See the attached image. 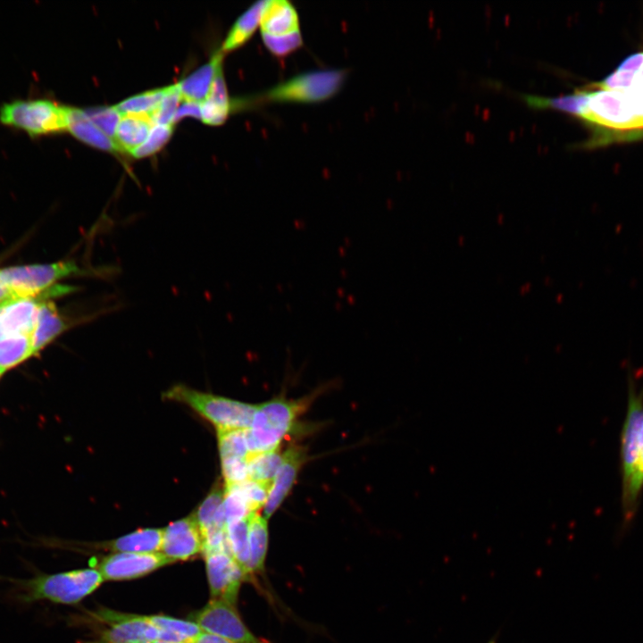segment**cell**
<instances>
[{"instance_id": "cell-18", "label": "cell", "mask_w": 643, "mask_h": 643, "mask_svg": "<svg viewBox=\"0 0 643 643\" xmlns=\"http://www.w3.org/2000/svg\"><path fill=\"white\" fill-rule=\"evenodd\" d=\"M154 125L149 115L122 114L113 138L118 150L132 153L146 140Z\"/></svg>"}, {"instance_id": "cell-17", "label": "cell", "mask_w": 643, "mask_h": 643, "mask_svg": "<svg viewBox=\"0 0 643 643\" xmlns=\"http://www.w3.org/2000/svg\"><path fill=\"white\" fill-rule=\"evenodd\" d=\"M221 61L222 51L221 50L207 63L176 85L182 101L202 104L206 99L215 75L222 67Z\"/></svg>"}, {"instance_id": "cell-3", "label": "cell", "mask_w": 643, "mask_h": 643, "mask_svg": "<svg viewBox=\"0 0 643 643\" xmlns=\"http://www.w3.org/2000/svg\"><path fill=\"white\" fill-rule=\"evenodd\" d=\"M166 398L182 402L212 422L217 430H247L256 405L203 393L178 385L165 392Z\"/></svg>"}, {"instance_id": "cell-28", "label": "cell", "mask_w": 643, "mask_h": 643, "mask_svg": "<svg viewBox=\"0 0 643 643\" xmlns=\"http://www.w3.org/2000/svg\"><path fill=\"white\" fill-rule=\"evenodd\" d=\"M250 517L228 523L226 526L231 555L248 578Z\"/></svg>"}, {"instance_id": "cell-6", "label": "cell", "mask_w": 643, "mask_h": 643, "mask_svg": "<svg viewBox=\"0 0 643 643\" xmlns=\"http://www.w3.org/2000/svg\"><path fill=\"white\" fill-rule=\"evenodd\" d=\"M259 27L266 49L276 57H285L303 45L298 13L287 0L264 1Z\"/></svg>"}, {"instance_id": "cell-24", "label": "cell", "mask_w": 643, "mask_h": 643, "mask_svg": "<svg viewBox=\"0 0 643 643\" xmlns=\"http://www.w3.org/2000/svg\"><path fill=\"white\" fill-rule=\"evenodd\" d=\"M264 1L251 5L236 21L224 40L221 51H233L246 43L260 26Z\"/></svg>"}, {"instance_id": "cell-36", "label": "cell", "mask_w": 643, "mask_h": 643, "mask_svg": "<svg viewBox=\"0 0 643 643\" xmlns=\"http://www.w3.org/2000/svg\"><path fill=\"white\" fill-rule=\"evenodd\" d=\"M221 459L225 486L239 484L248 480L247 458L226 457Z\"/></svg>"}, {"instance_id": "cell-31", "label": "cell", "mask_w": 643, "mask_h": 643, "mask_svg": "<svg viewBox=\"0 0 643 643\" xmlns=\"http://www.w3.org/2000/svg\"><path fill=\"white\" fill-rule=\"evenodd\" d=\"M146 617L156 628L178 637L183 643H190L191 640L202 632V630L194 622H188L164 615Z\"/></svg>"}, {"instance_id": "cell-12", "label": "cell", "mask_w": 643, "mask_h": 643, "mask_svg": "<svg viewBox=\"0 0 643 643\" xmlns=\"http://www.w3.org/2000/svg\"><path fill=\"white\" fill-rule=\"evenodd\" d=\"M204 556L212 599L236 605L240 585L248 577L228 553L217 552Z\"/></svg>"}, {"instance_id": "cell-42", "label": "cell", "mask_w": 643, "mask_h": 643, "mask_svg": "<svg viewBox=\"0 0 643 643\" xmlns=\"http://www.w3.org/2000/svg\"><path fill=\"white\" fill-rule=\"evenodd\" d=\"M4 372V371H3L2 369H0V377H1V375H2Z\"/></svg>"}, {"instance_id": "cell-29", "label": "cell", "mask_w": 643, "mask_h": 643, "mask_svg": "<svg viewBox=\"0 0 643 643\" xmlns=\"http://www.w3.org/2000/svg\"><path fill=\"white\" fill-rule=\"evenodd\" d=\"M643 489V423L639 436V452L634 475L629 486L622 490V512L624 523L632 521Z\"/></svg>"}, {"instance_id": "cell-39", "label": "cell", "mask_w": 643, "mask_h": 643, "mask_svg": "<svg viewBox=\"0 0 643 643\" xmlns=\"http://www.w3.org/2000/svg\"><path fill=\"white\" fill-rule=\"evenodd\" d=\"M12 298L9 289L0 278V304Z\"/></svg>"}, {"instance_id": "cell-30", "label": "cell", "mask_w": 643, "mask_h": 643, "mask_svg": "<svg viewBox=\"0 0 643 643\" xmlns=\"http://www.w3.org/2000/svg\"><path fill=\"white\" fill-rule=\"evenodd\" d=\"M167 90L168 87L141 93L121 102L115 107L121 115L134 113L146 114L151 117L161 104Z\"/></svg>"}, {"instance_id": "cell-4", "label": "cell", "mask_w": 643, "mask_h": 643, "mask_svg": "<svg viewBox=\"0 0 643 643\" xmlns=\"http://www.w3.org/2000/svg\"><path fill=\"white\" fill-rule=\"evenodd\" d=\"M103 581L101 573L94 567L40 575L28 581L24 599L76 604L95 591Z\"/></svg>"}, {"instance_id": "cell-38", "label": "cell", "mask_w": 643, "mask_h": 643, "mask_svg": "<svg viewBox=\"0 0 643 643\" xmlns=\"http://www.w3.org/2000/svg\"><path fill=\"white\" fill-rule=\"evenodd\" d=\"M190 643H234L214 634L201 632ZM268 643V642H267Z\"/></svg>"}, {"instance_id": "cell-14", "label": "cell", "mask_w": 643, "mask_h": 643, "mask_svg": "<svg viewBox=\"0 0 643 643\" xmlns=\"http://www.w3.org/2000/svg\"><path fill=\"white\" fill-rule=\"evenodd\" d=\"M42 298L12 297L0 304V338L12 335L32 337Z\"/></svg>"}, {"instance_id": "cell-26", "label": "cell", "mask_w": 643, "mask_h": 643, "mask_svg": "<svg viewBox=\"0 0 643 643\" xmlns=\"http://www.w3.org/2000/svg\"><path fill=\"white\" fill-rule=\"evenodd\" d=\"M33 355L29 335H12L0 338V369L6 371Z\"/></svg>"}, {"instance_id": "cell-16", "label": "cell", "mask_w": 643, "mask_h": 643, "mask_svg": "<svg viewBox=\"0 0 643 643\" xmlns=\"http://www.w3.org/2000/svg\"><path fill=\"white\" fill-rule=\"evenodd\" d=\"M69 327L70 322L59 313L55 304L50 299H42L38 305L36 327L31 337L33 355Z\"/></svg>"}, {"instance_id": "cell-21", "label": "cell", "mask_w": 643, "mask_h": 643, "mask_svg": "<svg viewBox=\"0 0 643 643\" xmlns=\"http://www.w3.org/2000/svg\"><path fill=\"white\" fill-rule=\"evenodd\" d=\"M68 130L79 140L91 146L105 151L118 150L113 139L92 123L83 110L71 108Z\"/></svg>"}, {"instance_id": "cell-2", "label": "cell", "mask_w": 643, "mask_h": 643, "mask_svg": "<svg viewBox=\"0 0 643 643\" xmlns=\"http://www.w3.org/2000/svg\"><path fill=\"white\" fill-rule=\"evenodd\" d=\"M70 112L48 99H16L1 105L0 122L37 138L68 129Z\"/></svg>"}, {"instance_id": "cell-27", "label": "cell", "mask_w": 643, "mask_h": 643, "mask_svg": "<svg viewBox=\"0 0 643 643\" xmlns=\"http://www.w3.org/2000/svg\"><path fill=\"white\" fill-rule=\"evenodd\" d=\"M283 461V453L274 450L250 455L247 458L248 479L271 485Z\"/></svg>"}, {"instance_id": "cell-10", "label": "cell", "mask_w": 643, "mask_h": 643, "mask_svg": "<svg viewBox=\"0 0 643 643\" xmlns=\"http://www.w3.org/2000/svg\"><path fill=\"white\" fill-rule=\"evenodd\" d=\"M109 624L96 643H153L160 639V630L146 616L104 610L98 614Z\"/></svg>"}, {"instance_id": "cell-15", "label": "cell", "mask_w": 643, "mask_h": 643, "mask_svg": "<svg viewBox=\"0 0 643 643\" xmlns=\"http://www.w3.org/2000/svg\"><path fill=\"white\" fill-rule=\"evenodd\" d=\"M305 461L304 451L291 447L283 453V461L274 478L264 505L263 517L269 519L289 494Z\"/></svg>"}, {"instance_id": "cell-19", "label": "cell", "mask_w": 643, "mask_h": 643, "mask_svg": "<svg viewBox=\"0 0 643 643\" xmlns=\"http://www.w3.org/2000/svg\"><path fill=\"white\" fill-rule=\"evenodd\" d=\"M163 530L140 529L104 544L119 553H156L161 550Z\"/></svg>"}, {"instance_id": "cell-9", "label": "cell", "mask_w": 643, "mask_h": 643, "mask_svg": "<svg viewBox=\"0 0 643 643\" xmlns=\"http://www.w3.org/2000/svg\"><path fill=\"white\" fill-rule=\"evenodd\" d=\"M172 563L162 553H116L99 560L92 558L90 567L99 571L104 580H125L146 575Z\"/></svg>"}, {"instance_id": "cell-20", "label": "cell", "mask_w": 643, "mask_h": 643, "mask_svg": "<svg viewBox=\"0 0 643 643\" xmlns=\"http://www.w3.org/2000/svg\"><path fill=\"white\" fill-rule=\"evenodd\" d=\"M230 112L228 90L221 67L213 81L206 99L201 104V120L210 125L225 121Z\"/></svg>"}, {"instance_id": "cell-1", "label": "cell", "mask_w": 643, "mask_h": 643, "mask_svg": "<svg viewBox=\"0 0 643 643\" xmlns=\"http://www.w3.org/2000/svg\"><path fill=\"white\" fill-rule=\"evenodd\" d=\"M303 408L302 401L282 398L256 405L251 426L246 430L249 454L277 450L284 437L293 429Z\"/></svg>"}, {"instance_id": "cell-7", "label": "cell", "mask_w": 643, "mask_h": 643, "mask_svg": "<svg viewBox=\"0 0 643 643\" xmlns=\"http://www.w3.org/2000/svg\"><path fill=\"white\" fill-rule=\"evenodd\" d=\"M85 273L73 261L49 264L8 267L0 270V278L12 297H38L63 278Z\"/></svg>"}, {"instance_id": "cell-37", "label": "cell", "mask_w": 643, "mask_h": 643, "mask_svg": "<svg viewBox=\"0 0 643 643\" xmlns=\"http://www.w3.org/2000/svg\"><path fill=\"white\" fill-rule=\"evenodd\" d=\"M175 114L174 122L185 116H193L201 119V104L182 101Z\"/></svg>"}, {"instance_id": "cell-25", "label": "cell", "mask_w": 643, "mask_h": 643, "mask_svg": "<svg viewBox=\"0 0 643 643\" xmlns=\"http://www.w3.org/2000/svg\"><path fill=\"white\" fill-rule=\"evenodd\" d=\"M524 100L530 107L555 109L580 119L586 108L588 90H577L556 97L525 96Z\"/></svg>"}, {"instance_id": "cell-13", "label": "cell", "mask_w": 643, "mask_h": 643, "mask_svg": "<svg viewBox=\"0 0 643 643\" xmlns=\"http://www.w3.org/2000/svg\"><path fill=\"white\" fill-rule=\"evenodd\" d=\"M202 547L201 531L193 515L176 521L163 530L162 554L172 563L198 555Z\"/></svg>"}, {"instance_id": "cell-35", "label": "cell", "mask_w": 643, "mask_h": 643, "mask_svg": "<svg viewBox=\"0 0 643 643\" xmlns=\"http://www.w3.org/2000/svg\"><path fill=\"white\" fill-rule=\"evenodd\" d=\"M182 101L177 86L168 87V90L151 118L154 124L172 125L175 114Z\"/></svg>"}, {"instance_id": "cell-40", "label": "cell", "mask_w": 643, "mask_h": 643, "mask_svg": "<svg viewBox=\"0 0 643 643\" xmlns=\"http://www.w3.org/2000/svg\"><path fill=\"white\" fill-rule=\"evenodd\" d=\"M153 643H174V642H165V641H154Z\"/></svg>"}, {"instance_id": "cell-8", "label": "cell", "mask_w": 643, "mask_h": 643, "mask_svg": "<svg viewBox=\"0 0 643 643\" xmlns=\"http://www.w3.org/2000/svg\"><path fill=\"white\" fill-rule=\"evenodd\" d=\"M191 618L205 632L234 643H267L256 638L246 626L235 605L221 599H211Z\"/></svg>"}, {"instance_id": "cell-23", "label": "cell", "mask_w": 643, "mask_h": 643, "mask_svg": "<svg viewBox=\"0 0 643 643\" xmlns=\"http://www.w3.org/2000/svg\"><path fill=\"white\" fill-rule=\"evenodd\" d=\"M263 515L257 513L250 517L249 522V560L247 564L248 574L262 572L268 549V522Z\"/></svg>"}, {"instance_id": "cell-5", "label": "cell", "mask_w": 643, "mask_h": 643, "mask_svg": "<svg viewBox=\"0 0 643 643\" xmlns=\"http://www.w3.org/2000/svg\"><path fill=\"white\" fill-rule=\"evenodd\" d=\"M346 79L343 70L314 71L295 76L266 91L269 103L314 104L335 96Z\"/></svg>"}, {"instance_id": "cell-33", "label": "cell", "mask_w": 643, "mask_h": 643, "mask_svg": "<svg viewBox=\"0 0 643 643\" xmlns=\"http://www.w3.org/2000/svg\"><path fill=\"white\" fill-rule=\"evenodd\" d=\"M172 131V125L154 124L146 140L135 149L131 154L136 158H142L155 154L168 142Z\"/></svg>"}, {"instance_id": "cell-11", "label": "cell", "mask_w": 643, "mask_h": 643, "mask_svg": "<svg viewBox=\"0 0 643 643\" xmlns=\"http://www.w3.org/2000/svg\"><path fill=\"white\" fill-rule=\"evenodd\" d=\"M643 423V389L637 391L629 376L628 411L622 431V490L630 484L636 468L639 436Z\"/></svg>"}, {"instance_id": "cell-34", "label": "cell", "mask_w": 643, "mask_h": 643, "mask_svg": "<svg viewBox=\"0 0 643 643\" xmlns=\"http://www.w3.org/2000/svg\"><path fill=\"white\" fill-rule=\"evenodd\" d=\"M87 118L109 138L115 135L121 114L113 107H96L83 110Z\"/></svg>"}, {"instance_id": "cell-32", "label": "cell", "mask_w": 643, "mask_h": 643, "mask_svg": "<svg viewBox=\"0 0 643 643\" xmlns=\"http://www.w3.org/2000/svg\"><path fill=\"white\" fill-rule=\"evenodd\" d=\"M221 458H248L246 430H217Z\"/></svg>"}, {"instance_id": "cell-22", "label": "cell", "mask_w": 643, "mask_h": 643, "mask_svg": "<svg viewBox=\"0 0 643 643\" xmlns=\"http://www.w3.org/2000/svg\"><path fill=\"white\" fill-rule=\"evenodd\" d=\"M223 499L224 489L213 488L193 514L201 535L208 531L226 529Z\"/></svg>"}, {"instance_id": "cell-41", "label": "cell", "mask_w": 643, "mask_h": 643, "mask_svg": "<svg viewBox=\"0 0 643 643\" xmlns=\"http://www.w3.org/2000/svg\"><path fill=\"white\" fill-rule=\"evenodd\" d=\"M488 643H496V640H495V639H491V640H489Z\"/></svg>"}]
</instances>
